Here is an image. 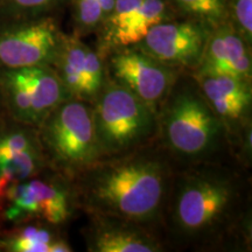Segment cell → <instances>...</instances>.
I'll return each instance as SVG.
<instances>
[{
	"mask_svg": "<svg viewBox=\"0 0 252 252\" xmlns=\"http://www.w3.org/2000/svg\"><path fill=\"white\" fill-rule=\"evenodd\" d=\"M175 165L153 143L99 159L71 182L77 210L161 228Z\"/></svg>",
	"mask_w": 252,
	"mask_h": 252,
	"instance_id": "1",
	"label": "cell"
},
{
	"mask_svg": "<svg viewBox=\"0 0 252 252\" xmlns=\"http://www.w3.org/2000/svg\"><path fill=\"white\" fill-rule=\"evenodd\" d=\"M243 185L220 161L175 167L161 228L181 247H213L241 228Z\"/></svg>",
	"mask_w": 252,
	"mask_h": 252,
	"instance_id": "2",
	"label": "cell"
},
{
	"mask_svg": "<svg viewBox=\"0 0 252 252\" xmlns=\"http://www.w3.org/2000/svg\"><path fill=\"white\" fill-rule=\"evenodd\" d=\"M156 143L176 167L220 161L231 146L223 122L190 72L182 71L157 111Z\"/></svg>",
	"mask_w": 252,
	"mask_h": 252,
	"instance_id": "3",
	"label": "cell"
},
{
	"mask_svg": "<svg viewBox=\"0 0 252 252\" xmlns=\"http://www.w3.org/2000/svg\"><path fill=\"white\" fill-rule=\"evenodd\" d=\"M90 104L99 159L123 156L156 143L157 112L108 75Z\"/></svg>",
	"mask_w": 252,
	"mask_h": 252,
	"instance_id": "4",
	"label": "cell"
},
{
	"mask_svg": "<svg viewBox=\"0 0 252 252\" xmlns=\"http://www.w3.org/2000/svg\"><path fill=\"white\" fill-rule=\"evenodd\" d=\"M36 130L47 165L68 180L99 160L89 102L67 99L56 106Z\"/></svg>",
	"mask_w": 252,
	"mask_h": 252,
	"instance_id": "5",
	"label": "cell"
},
{
	"mask_svg": "<svg viewBox=\"0 0 252 252\" xmlns=\"http://www.w3.org/2000/svg\"><path fill=\"white\" fill-rule=\"evenodd\" d=\"M63 33L55 17L0 19V69L52 65Z\"/></svg>",
	"mask_w": 252,
	"mask_h": 252,
	"instance_id": "6",
	"label": "cell"
},
{
	"mask_svg": "<svg viewBox=\"0 0 252 252\" xmlns=\"http://www.w3.org/2000/svg\"><path fill=\"white\" fill-rule=\"evenodd\" d=\"M104 61L109 78L131 91L156 112L182 72L135 47L113 50Z\"/></svg>",
	"mask_w": 252,
	"mask_h": 252,
	"instance_id": "7",
	"label": "cell"
},
{
	"mask_svg": "<svg viewBox=\"0 0 252 252\" xmlns=\"http://www.w3.org/2000/svg\"><path fill=\"white\" fill-rule=\"evenodd\" d=\"M175 18L168 0H116L96 33V49L105 58L113 50L137 45L153 26Z\"/></svg>",
	"mask_w": 252,
	"mask_h": 252,
	"instance_id": "8",
	"label": "cell"
},
{
	"mask_svg": "<svg viewBox=\"0 0 252 252\" xmlns=\"http://www.w3.org/2000/svg\"><path fill=\"white\" fill-rule=\"evenodd\" d=\"M209 33V28L203 25L175 18L153 26L140 42L132 47L165 64L193 72L202 58Z\"/></svg>",
	"mask_w": 252,
	"mask_h": 252,
	"instance_id": "9",
	"label": "cell"
},
{
	"mask_svg": "<svg viewBox=\"0 0 252 252\" xmlns=\"http://www.w3.org/2000/svg\"><path fill=\"white\" fill-rule=\"evenodd\" d=\"M83 237L91 252H161L166 244L157 228L117 217L88 215Z\"/></svg>",
	"mask_w": 252,
	"mask_h": 252,
	"instance_id": "10",
	"label": "cell"
},
{
	"mask_svg": "<svg viewBox=\"0 0 252 252\" xmlns=\"http://www.w3.org/2000/svg\"><path fill=\"white\" fill-rule=\"evenodd\" d=\"M191 74V72H190ZM204 98L228 130L230 141L251 125L252 81L229 75L191 74Z\"/></svg>",
	"mask_w": 252,
	"mask_h": 252,
	"instance_id": "11",
	"label": "cell"
},
{
	"mask_svg": "<svg viewBox=\"0 0 252 252\" xmlns=\"http://www.w3.org/2000/svg\"><path fill=\"white\" fill-rule=\"evenodd\" d=\"M191 74H219L252 81L251 46L229 23L210 31L202 58Z\"/></svg>",
	"mask_w": 252,
	"mask_h": 252,
	"instance_id": "12",
	"label": "cell"
},
{
	"mask_svg": "<svg viewBox=\"0 0 252 252\" xmlns=\"http://www.w3.org/2000/svg\"><path fill=\"white\" fill-rule=\"evenodd\" d=\"M91 46L74 33H63L52 67L72 98L89 102L87 84L88 58Z\"/></svg>",
	"mask_w": 252,
	"mask_h": 252,
	"instance_id": "13",
	"label": "cell"
},
{
	"mask_svg": "<svg viewBox=\"0 0 252 252\" xmlns=\"http://www.w3.org/2000/svg\"><path fill=\"white\" fill-rule=\"evenodd\" d=\"M27 71L32 88L33 124L37 127L56 106L72 97L52 65L27 67Z\"/></svg>",
	"mask_w": 252,
	"mask_h": 252,
	"instance_id": "14",
	"label": "cell"
},
{
	"mask_svg": "<svg viewBox=\"0 0 252 252\" xmlns=\"http://www.w3.org/2000/svg\"><path fill=\"white\" fill-rule=\"evenodd\" d=\"M176 17L195 21L210 31L228 23L226 0H168Z\"/></svg>",
	"mask_w": 252,
	"mask_h": 252,
	"instance_id": "15",
	"label": "cell"
},
{
	"mask_svg": "<svg viewBox=\"0 0 252 252\" xmlns=\"http://www.w3.org/2000/svg\"><path fill=\"white\" fill-rule=\"evenodd\" d=\"M116 0H69L72 33L80 37L96 34L111 14Z\"/></svg>",
	"mask_w": 252,
	"mask_h": 252,
	"instance_id": "16",
	"label": "cell"
},
{
	"mask_svg": "<svg viewBox=\"0 0 252 252\" xmlns=\"http://www.w3.org/2000/svg\"><path fill=\"white\" fill-rule=\"evenodd\" d=\"M69 0H0V19L55 17Z\"/></svg>",
	"mask_w": 252,
	"mask_h": 252,
	"instance_id": "17",
	"label": "cell"
},
{
	"mask_svg": "<svg viewBox=\"0 0 252 252\" xmlns=\"http://www.w3.org/2000/svg\"><path fill=\"white\" fill-rule=\"evenodd\" d=\"M228 23L252 46V0H226Z\"/></svg>",
	"mask_w": 252,
	"mask_h": 252,
	"instance_id": "18",
	"label": "cell"
},
{
	"mask_svg": "<svg viewBox=\"0 0 252 252\" xmlns=\"http://www.w3.org/2000/svg\"><path fill=\"white\" fill-rule=\"evenodd\" d=\"M4 117H7V113H6L4 103H2L1 96H0V122L4 121Z\"/></svg>",
	"mask_w": 252,
	"mask_h": 252,
	"instance_id": "19",
	"label": "cell"
}]
</instances>
